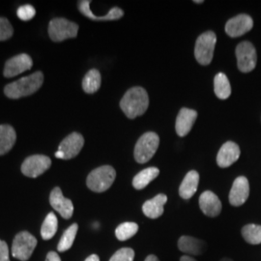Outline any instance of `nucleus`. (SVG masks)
Wrapping results in <instances>:
<instances>
[{
  "label": "nucleus",
  "mask_w": 261,
  "mask_h": 261,
  "mask_svg": "<svg viewBox=\"0 0 261 261\" xmlns=\"http://www.w3.org/2000/svg\"><path fill=\"white\" fill-rule=\"evenodd\" d=\"M240 148L232 141H227L221 147L217 155V164L220 168H228L240 157Z\"/></svg>",
  "instance_id": "2eb2a0df"
},
{
  "label": "nucleus",
  "mask_w": 261,
  "mask_h": 261,
  "mask_svg": "<svg viewBox=\"0 0 261 261\" xmlns=\"http://www.w3.org/2000/svg\"><path fill=\"white\" fill-rule=\"evenodd\" d=\"M37 246V239L28 231L16 235L12 245V255L20 261H27Z\"/></svg>",
  "instance_id": "423d86ee"
},
{
  "label": "nucleus",
  "mask_w": 261,
  "mask_h": 261,
  "mask_svg": "<svg viewBox=\"0 0 261 261\" xmlns=\"http://www.w3.org/2000/svg\"><path fill=\"white\" fill-rule=\"evenodd\" d=\"M244 239L252 245L261 244V225L247 224L242 228Z\"/></svg>",
  "instance_id": "cd10ccee"
},
{
  "label": "nucleus",
  "mask_w": 261,
  "mask_h": 261,
  "mask_svg": "<svg viewBox=\"0 0 261 261\" xmlns=\"http://www.w3.org/2000/svg\"><path fill=\"white\" fill-rule=\"evenodd\" d=\"M139 231V225L136 223H123L115 229V235L119 241L129 240Z\"/></svg>",
  "instance_id": "c85d7f7f"
},
{
  "label": "nucleus",
  "mask_w": 261,
  "mask_h": 261,
  "mask_svg": "<svg viewBox=\"0 0 261 261\" xmlns=\"http://www.w3.org/2000/svg\"><path fill=\"white\" fill-rule=\"evenodd\" d=\"M250 196V184L245 176L236 178L229 193V202L232 206H241Z\"/></svg>",
  "instance_id": "4468645a"
},
{
  "label": "nucleus",
  "mask_w": 261,
  "mask_h": 261,
  "mask_svg": "<svg viewBox=\"0 0 261 261\" xmlns=\"http://www.w3.org/2000/svg\"><path fill=\"white\" fill-rule=\"evenodd\" d=\"M46 261H61L59 255L57 254V252H49L47 253Z\"/></svg>",
  "instance_id": "72a5a7b5"
},
{
  "label": "nucleus",
  "mask_w": 261,
  "mask_h": 261,
  "mask_svg": "<svg viewBox=\"0 0 261 261\" xmlns=\"http://www.w3.org/2000/svg\"><path fill=\"white\" fill-rule=\"evenodd\" d=\"M116 171L111 166H103L92 170L86 180L87 187L95 193H103L112 187Z\"/></svg>",
  "instance_id": "7ed1b4c3"
},
{
  "label": "nucleus",
  "mask_w": 261,
  "mask_h": 261,
  "mask_svg": "<svg viewBox=\"0 0 261 261\" xmlns=\"http://www.w3.org/2000/svg\"><path fill=\"white\" fill-rule=\"evenodd\" d=\"M217 36L213 31H207L197 38L195 47V56L199 64L209 65L213 59Z\"/></svg>",
  "instance_id": "39448f33"
},
{
  "label": "nucleus",
  "mask_w": 261,
  "mask_h": 261,
  "mask_svg": "<svg viewBox=\"0 0 261 261\" xmlns=\"http://www.w3.org/2000/svg\"><path fill=\"white\" fill-rule=\"evenodd\" d=\"M84 261H100V258L97 254H91L90 256H88Z\"/></svg>",
  "instance_id": "f704fd0d"
},
{
  "label": "nucleus",
  "mask_w": 261,
  "mask_h": 261,
  "mask_svg": "<svg viewBox=\"0 0 261 261\" xmlns=\"http://www.w3.org/2000/svg\"><path fill=\"white\" fill-rule=\"evenodd\" d=\"M214 90L216 96L221 100H225L230 96L231 86L227 76L223 73H219L215 76Z\"/></svg>",
  "instance_id": "b1692460"
},
{
  "label": "nucleus",
  "mask_w": 261,
  "mask_h": 261,
  "mask_svg": "<svg viewBox=\"0 0 261 261\" xmlns=\"http://www.w3.org/2000/svg\"><path fill=\"white\" fill-rule=\"evenodd\" d=\"M79 25L63 18L51 19L48 24V35L54 42H61L66 39L75 38Z\"/></svg>",
  "instance_id": "0eeeda50"
},
{
  "label": "nucleus",
  "mask_w": 261,
  "mask_h": 261,
  "mask_svg": "<svg viewBox=\"0 0 261 261\" xmlns=\"http://www.w3.org/2000/svg\"><path fill=\"white\" fill-rule=\"evenodd\" d=\"M178 248L181 252L192 255H200L205 252L206 244L195 237L182 236L178 241Z\"/></svg>",
  "instance_id": "aec40b11"
},
{
  "label": "nucleus",
  "mask_w": 261,
  "mask_h": 261,
  "mask_svg": "<svg viewBox=\"0 0 261 261\" xmlns=\"http://www.w3.org/2000/svg\"><path fill=\"white\" fill-rule=\"evenodd\" d=\"M101 74L98 70L92 69L90 70L83 81V88L84 92L87 94H93L97 92L101 86Z\"/></svg>",
  "instance_id": "393cba45"
},
{
  "label": "nucleus",
  "mask_w": 261,
  "mask_h": 261,
  "mask_svg": "<svg viewBox=\"0 0 261 261\" xmlns=\"http://www.w3.org/2000/svg\"><path fill=\"white\" fill-rule=\"evenodd\" d=\"M77 229H79L77 224H73L66 229L65 232L62 235L59 244L57 246L58 252H64L72 248L75 241V236L77 233Z\"/></svg>",
  "instance_id": "a878e982"
},
{
  "label": "nucleus",
  "mask_w": 261,
  "mask_h": 261,
  "mask_svg": "<svg viewBox=\"0 0 261 261\" xmlns=\"http://www.w3.org/2000/svg\"><path fill=\"white\" fill-rule=\"evenodd\" d=\"M33 62L31 57L27 54H21L19 56L10 58L4 67V76L14 77L23 72H27L32 68Z\"/></svg>",
  "instance_id": "9b49d317"
},
{
  "label": "nucleus",
  "mask_w": 261,
  "mask_h": 261,
  "mask_svg": "<svg viewBox=\"0 0 261 261\" xmlns=\"http://www.w3.org/2000/svg\"><path fill=\"white\" fill-rule=\"evenodd\" d=\"M160 139L156 133L148 132L142 135L135 146V159L140 164H145L155 155L158 149Z\"/></svg>",
  "instance_id": "20e7f679"
},
{
  "label": "nucleus",
  "mask_w": 261,
  "mask_h": 261,
  "mask_svg": "<svg viewBox=\"0 0 261 261\" xmlns=\"http://www.w3.org/2000/svg\"><path fill=\"white\" fill-rule=\"evenodd\" d=\"M84 145V137L79 133H73L61 141L58 151L63 154V160H70L79 155Z\"/></svg>",
  "instance_id": "ddd939ff"
},
{
  "label": "nucleus",
  "mask_w": 261,
  "mask_h": 261,
  "mask_svg": "<svg viewBox=\"0 0 261 261\" xmlns=\"http://www.w3.org/2000/svg\"><path fill=\"white\" fill-rule=\"evenodd\" d=\"M17 135L15 129L10 125L0 126V155L8 153L15 145Z\"/></svg>",
  "instance_id": "4be33fe9"
},
{
  "label": "nucleus",
  "mask_w": 261,
  "mask_h": 261,
  "mask_svg": "<svg viewBox=\"0 0 261 261\" xmlns=\"http://www.w3.org/2000/svg\"><path fill=\"white\" fill-rule=\"evenodd\" d=\"M253 20L249 15L241 14L229 19L225 24V32L228 36L240 37L252 30Z\"/></svg>",
  "instance_id": "9d476101"
},
{
  "label": "nucleus",
  "mask_w": 261,
  "mask_h": 261,
  "mask_svg": "<svg viewBox=\"0 0 261 261\" xmlns=\"http://www.w3.org/2000/svg\"><path fill=\"white\" fill-rule=\"evenodd\" d=\"M14 29L9 20L5 18H0V41H6L12 37Z\"/></svg>",
  "instance_id": "7c9ffc66"
},
{
  "label": "nucleus",
  "mask_w": 261,
  "mask_h": 261,
  "mask_svg": "<svg viewBox=\"0 0 261 261\" xmlns=\"http://www.w3.org/2000/svg\"><path fill=\"white\" fill-rule=\"evenodd\" d=\"M195 3H203V1L202 0H198V1H195Z\"/></svg>",
  "instance_id": "58836bf2"
},
{
  "label": "nucleus",
  "mask_w": 261,
  "mask_h": 261,
  "mask_svg": "<svg viewBox=\"0 0 261 261\" xmlns=\"http://www.w3.org/2000/svg\"><path fill=\"white\" fill-rule=\"evenodd\" d=\"M35 14H36L35 8L29 4L20 6L17 11V15L19 19L21 20H30L35 17Z\"/></svg>",
  "instance_id": "2f4dec72"
},
{
  "label": "nucleus",
  "mask_w": 261,
  "mask_h": 261,
  "mask_svg": "<svg viewBox=\"0 0 261 261\" xmlns=\"http://www.w3.org/2000/svg\"><path fill=\"white\" fill-rule=\"evenodd\" d=\"M180 261H196L195 258H193V257H191V256H189V255H183V256H181V258H180Z\"/></svg>",
  "instance_id": "e433bc0d"
},
{
  "label": "nucleus",
  "mask_w": 261,
  "mask_h": 261,
  "mask_svg": "<svg viewBox=\"0 0 261 261\" xmlns=\"http://www.w3.org/2000/svg\"><path fill=\"white\" fill-rule=\"evenodd\" d=\"M44 83V75L42 72H36L32 75L19 79L5 86L4 93L10 99H19L37 92Z\"/></svg>",
  "instance_id": "f03ea898"
},
{
  "label": "nucleus",
  "mask_w": 261,
  "mask_h": 261,
  "mask_svg": "<svg viewBox=\"0 0 261 261\" xmlns=\"http://www.w3.org/2000/svg\"><path fill=\"white\" fill-rule=\"evenodd\" d=\"M90 3L91 2L88 0L79 1V3H77V8L80 10V12L84 15V17H86L88 19L97 20V21H108V20H115V19H120L124 16L123 10L118 7H113L105 16H96L90 10Z\"/></svg>",
  "instance_id": "dca6fc26"
},
{
  "label": "nucleus",
  "mask_w": 261,
  "mask_h": 261,
  "mask_svg": "<svg viewBox=\"0 0 261 261\" xmlns=\"http://www.w3.org/2000/svg\"><path fill=\"white\" fill-rule=\"evenodd\" d=\"M144 261H160L159 260L158 257L156 256V255H154V254H150L148 255L146 258H145V260Z\"/></svg>",
  "instance_id": "c9c22d12"
},
{
  "label": "nucleus",
  "mask_w": 261,
  "mask_h": 261,
  "mask_svg": "<svg viewBox=\"0 0 261 261\" xmlns=\"http://www.w3.org/2000/svg\"><path fill=\"white\" fill-rule=\"evenodd\" d=\"M135 252L130 248H123L115 252L110 261H134Z\"/></svg>",
  "instance_id": "c756f323"
},
{
  "label": "nucleus",
  "mask_w": 261,
  "mask_h": 261,
  "mask_svg": "<svg viewBox=\"0 0 261 261\" xmlns=\"http://www.w3.org/2000/svg\"><path fill=\"white\" fill-rule=\"evenodd\" d=\"M160 170L157 168H148L141 170L133 179V186L136 190H142L148 186L150 182L158 177Z\"/></svg>",
  "instance_id": "5701e85b"
},
{
  "label": "nucleus",
  "mask_w": 261,
  "mask_h": 261,
  "mask_svg": "<svg viewBox=\"0 0 261 261\" xmlns=\"http://www.w3.org/2000/svg\"><path fill=\"white\" fill-rule=\"evenodd\" d=\"M197 117V112L194 110L182 108L178 113L175 129L179 137H185L192 130Z\"/></svg>",
  "instance_id": "a211bd4d"
},
{
  "label": "nucleus",
  "mask_w": 261,
  "mask_h": 261,
  "mask_svg": "<svg viewBox=\"0 0 261 261\" xmlns=\"http://www.w3.org/2000/svg\"><path fill=\"white\" fill-rule=\"evenodd\" d=\"M49 202L51 207L61 215L62 218L66 220L72 218L74 213L73 202L69 198L64 197L60 188L56 187L51 191L49 196Z\"/></svg>",
  "instance_id": "f8f14e48"
},
{
  "label": "nucleus",
  "mask_w": 261,
  "mask_h": 261,
  "mask_svg": "<svg viewBox=\"0 0 261 261\" xmlns=\"http://www.w3.org/2000/svg\"><path fill=\"white\" fill-rule=\"evenodd\" d=\"M0 261H10L8 245L2 240H0Z\"/></svg>",
  "instance_id": "473e14b6"
},
{
  "label": "nucleus",
  "mask_w": 261,
  "mask_h": 261,
  "mask_svg": "<svg viewBox=\"0 0 261 261\" xmlns=\"http://www.w3.org/2000/svg\"><path fill=\"white\" fill-rule=\"evenodd\" d=\"M199 207L206 216L214 218L221 213L222 202L213 192L206 191L199 197Z\"/></svg>",
  "instance_id": "f3484780"
},
{
  "label": "nucleus",
  "mask_w": 261,
  "mask_h": 261,
  "mask_svg": "<svg viewBox=\"0 0 261 261\" xmlns=\"http://www.w3.org/2000/svg\"><path fill=\"white\" fill-rule=\"evenodd\" d=\"M58 227V221L56 215L54 213H49L46 217L44 223L41 227V235L44 240H49L51 239L57 231Z\"/></svg>",
  "instance_id": "bb28decb"
},
{
  "label": "nucleus",
  "mask_w": 261,
  "mask_h": 261,
  "mask_svg": "<svg viewBox=\"0 0 261 261\" xmlns=\"http://www.w3.org/2000/svg\"><path fill=\"white\" fill-rule=\"evenodd\" d=\"M149 106V98L146 90L142 87H133L123 96L120 108L125 115L134 119L144 114Z\"/></svg>",
  "instance_id": "f257e3e1"
},
{
  "label": "nucleus",
  "mask_w": 261,
  "mask_h": 261,
  "mask_svg": "<svg viewBox=\"0 0 261 261\" xmlns=\"http://www.w3.org/2000/svg\"><path fill=\"white\" fill-rule=\"evenodd\" d=\"M167 201L168 196L164 194H160L152 199L147 200L142 205V211L150 219H157L164 214V206L167 203Z\"/></svg>",
  "instance_id": "6ab92c4d"
},
{
  "label": "nucleus",
  "mask_w": 261,
  "mask_h": 261,
  "mask_svg": "<svg viewBox=\"0 0 261 261\" xmlns=\"http://www.w3.org/2000/svg\"><path fill=\"white\" fill-rule=\"evenodd\" d=\"M221 261H233V260H231V259H230V258H223V259H222V260Z\"/></svg>",
  "instance_id": "4c0bfd02"
},
{
  "label": "nucleus",
  "mask_w": 261,
  "mask_h": 261,
  "mask_svg": "<svg viewBox=\"0 0 261 261\" xmlns=\"http://www.w3.org/2000/svg\"><path fill=\"white\" fill-rule=\"evenodd\" d=\"M236 57L238 69L242 73L252 71L257 62L255 47L250 42H242L236 47Z\"/></svg>",
  "instance_id": "6e6552de"
},
{
  "label": "nucleus",
  "mask_w": 261,
  "mask_h": 261,
  "mask_svg": "<svg viewBox=\"0 0 261 261\" xmlns=\"http://www.w3.org/2000/svg\"><path fill=\"white\" fill-rule=\"evenodd\" d=\"M199 182V174L196 170H191L187 173L179 188V195L184 199H190L197 191Z\"/></svg>",
  "instance_id": "412c9836"
},
{
  "label": "nucleus",
  "mask_w": 261,
  "mask_h": 261,
  "mask_svg": "<svg viewBox=\"0 0 261 261\" xmlns=\"http://www.w3.org/2000/svg\"><path fill=\"white\" fill-rule=\"evenodd\" d=\"M51 166V160L44 155H33L24 160L21 165V172L25 176L36 178L46 172Z\"/></svg>",
  "instance_id": "1a4fd4ad"
}]
</instances>
